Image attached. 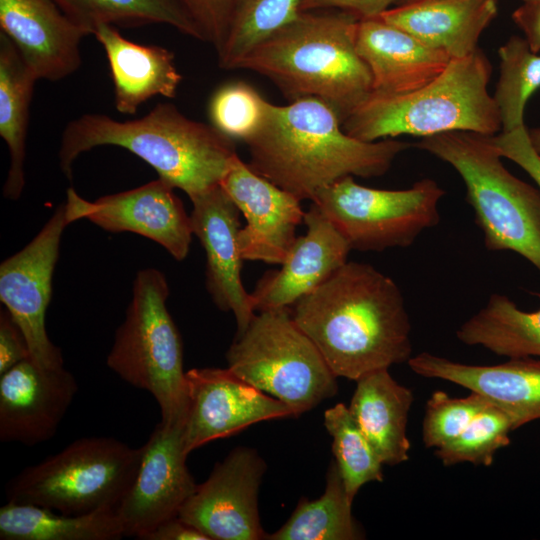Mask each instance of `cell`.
Segmentation results:
<instances>
[{
  "label": "cell",
  "instance_id": "f1b7e54d",
  "mask_svg": "<svg viewBox=\"0 0 540 540\" xmlns=\"http://www.w3.org/2000/svg\"><path fill=\"white\" fill-rule=\"evenodd\" d=\"M89 35L101 24L134 28L167 24L203 41V35L181 0H54Z\"/></svg>",
  "mask_w": 540,
  "mask_h": 540
},
{
  "label": "cell",
  "instance_id": "30bf717a",
  "mask_svg": "<svg viewBox=\"0 0 540 540\" xmlns=\"http://www.w3.org/2000/svg\"><path fill=\"white\" fill-rule=\"evenodd\" d=\"M445 191L425 178L403 190L362 186L346 176L319 191L313 200L351 249L381 252L405 248L440 221Z\"/></svg>",
  "mask_w": 540,
  "mask_h": 540
},
{
  "label": "cell",
  "instance_id": "74e56055",
  "mask_svg": "<svg viewBox=\"0 0 540 540\" xmlns=\"http://www.w3.org/2000/svg\"><path fill=\"white\" fill-rule=\"evenodd\" d=\"M491 141L501 157L520 166L540 189V154L533 148L525 125L493 135Z\"/></svg>",
  "mask_w": 540,
  "mask_h": 540
},
{
  "label": "cell",
  "instance_id": "6da1fadb",
  "mask_svg": "<svg viewBox=\"0 0 540 540\" xmlns=\"http://www.w3.org/2000/svg\"><path fill=\"white\" fill-rule=\"evenodd\" d=\"M291 313L337 377L357 381L412 357L402 292L370 264L347 261Z\"/></svg>",
  "mask_w": 540,
  "mask_h": 540
},
{
  "label": "cell",
  "instance_id": "b9f144b4",
  "mask_svg": "<svg viewBox=\"0 0 540 540\" xmlns=\"http://www.w3.org/2000/svg\"><path fill=\"white\" fill-rule=\"evenodd\" d=\"M513 21L525 34L531 50L540 51V1L526 2L512 14Z\"/></svg>",
  "mask_w": 540,
  "mask_h": 540
},
{
  "label": "cell",
  "instance_id": "52a82bcc",
  "mask_svg": "<svg viewBox=\"0 0 540 540\" xmlns=\"http://www.w3.org/2000/svg\"><path fill=\"white\" fill-rule=\"evenodd\" d=\"M168 295L161 271L147 268L137 273L132 300L106 362L124 381L152 394L160 407L161 421L184 423L183 345L166 306Z\"/></svg>",
  "mask_w": 540,
  "mask_h": 540
},
{
  "label": "cell",
  "instance_id": "60d3db41",
  "mask_svg": "<svg viewBox=\"0 0 540 540\" xmlns=\"http://www.w3.org/2000/svg\"><path fill=\"white\" fill-rule=\"evenodd\" d=\"M141 540H210V538L195 526L175 516L159 524Z\"/></svg>",
  "mask_w": 540,
  "mask_h": 540
},
{
  "label": "cell",
  "instance_id": "277c9868",
  "mask_svg": "<svg viewBox=\"0 0 540 540\" xmlns=\"http://www.w3.org/2000/svg\"><path fill=\"white\" fill-rule=\"evenodd\" d=\"M103 145L135 154L190 199L220 185L237 154L232 138L213 125L189 119L171 103H159L139 119L91 113L70 121L58 153L62 172L71 179L76 159Z\"/></svg>",
  "mask_w": 540,
  "mask_h": 540
},
{
  "label": "cell",
  "instance_id": "484cf974",
  "mask_svg": "<svg viewBox=\"0 0 540 540\" xmlns=\"http://www.w3.org/2000/svg\"><path fill=\"white\" fill-rule=\"evenodd\" d=\"M37 80L13 42L0 32V136L10 156L3 196L10 200H17L25 185L29 110Z\"/></svg>",
  "mask_w": 540,
  "mask_h": 540
},
{
  "label": "cell",
  "instance_id": "ba28073f",
  "mask_svg": "<svg viewBox=\"0 0 540 540\" xmlns=\"http://www.w3.org/2000/svg\"><path fill=\"white\" fill-rule=\"evenodd\" d=\"M141 456V447L113 437L80 438L13 477L6 486L7 500L68 515L117 509Z\"/></svg>",
  "mask_w": 540,
  "mask_h": 540
},
{
  "label": "cell",
  "instance_id": "d4e9b609",
  "mask_svg": "<svg viewBox=\"0 0 540 540\" xmlns=\"http://www.w3.org/2000/svg\"><path fill=\"white\" fill-rule=\"evenodd\" d=\"M349 411L384 465L409 460V411L414 401L410 388L398 383L388 369L365 374L357 381Z\"/></svg>",
  "mask_w": 540,
  "mask_h": 540
},
{
  "label": "cell",
  "instance_id": "4316f807",
  "mask_svg": "<svg viewBox=\"0 0 540 540\" xmlns=\"http://www.w3.org/2000/svg\"><path fill=\"white\" fill-rule=\"evenodd\" d=\"M122 537L116 509L68 515L12 501L0 509L1 540H117Z\"/></svg>",
  "mask_w": 540,
  "mask_h": 540
},
{
  "label": "cell",
  "instance_id": "d6986e66",
  "mask_svg": "<svg viewBox=\"0 0 540 540\" xmlns=\"http://www.w3.org/2000/svg\"><path fill=\"white\" fill-rule=\"evenodd\" d=\"M0 31L37 79L49 81L78 70L80 43L89 35L54 0H0Z\"/></svg>",
  "mask_w": 540,
  "mask_h": 540
},
{
  "label": "cell",
  "instance_id": "e575fe53",
  "mask_svg": "<svg viewBox=\"0 0 540 540\" xmlns=\"http://www.w3.org/2000/svg\"><path fill=\"white\" fill-rule=\"evenodd\" d=\"M270 102L244 82L221 86L209 104L212 125L232 139L247 141L264 125Z\"/></svg>",
  "mask_w": 540,
  "mask_h": 540
},
{
  "label": "cell",
  "instance_id": "7bdbcfd3",
  "mask_svg": "<svg viewBox=\"0 0 540 540\" xmlns=\"http://www.w3.org/2000/svg\"><path fill=\"white\" fill-rule=\"evenodd\" d=\"M528 132L533 148L540 154V128L530 129Z\"/></svg>",
  "mask_w": 540,
  "mask_h": 540
},
{
  "label": "cell",
  "instance_id": "9a60e30c",
  "mask_svg": "<svg viewBox=\"0 0 540 540\" xmlns=\"http://www.w3.org/2000/svg\"><path fill=\"white\" fill-rule=\"evenodd\" d=\"M184 441L188 453L257 422L294 416L282 401L246 382L228 367L186 372Z\"/></svg>",
  "mask_w": 540,
  "mask_h": 540
},
{
  "label": "cell",
  "instance_id": "7402d4cb",
  "mask_svg": "<svg viewBox=\"0 0 540 540\" xmlns=\"http://www.w3.org/2000/svg\"><path fill=\"white\" fill-rule=\"evenodd\" d=\"M356 48L371 72L373 92L389 95L408 94L424 87L452 59L380 17L358 21Z\"/></svg>",
  "mask_w": 540,
  "mask_h": 540
},
{
  "label": "cell",
  "instance_id": "603a6c76",
  "mask_svg": "<svg viewBox=\"0 0 540 540\" xmlns=\"http://www.w3.org/2000/svg\"><path fill=\"white\" fill-rule=\"evenodd\" d=\"M498 12V0H415L379 17L427 46L463 58L478 48Z\"/></svg>",
  "mask_w": 540,
  "mask_h": 540
},
{
  "label": "cell",
  "instance_id": "f546056e",
  "mask_svg": "<svg viewBox=\"0 0 540 540\" xmlns=\"http://www.w3.org/2000/svg\"><path fill=\"white\" fill-rule=\"evenodd\" d=\"M348 498L336 462L326 475L324 493L316 500L302 499L288 521L270 540H357L364 533L352 515Z\"/></svg>",
  "mask_w": 540,
  "mask_h": 540
},
{
  "label": "cell",
  "instance_id": "5b68a950",
  "mask_svg": "<svg viewBox=\"0 0 540 540\" xmlns=\"http://www.w3.org/2000/svg\"><path fill=\"white\" fill-rule=\"evenodd\" d=\"M491 72L489 59L478 47L463 58L451 59L437 78L414 92H372L342 122V128L365 142L456 130L493 136L501 130V122L487 89Z\"/></svg>",
  "mask_w": 540,
  "mask_h": 540
},
{
  "label": "cell",
  "instance_id": "f35d334b",
  "mask_svg": "<svg viewBox=\"0 0 540 540\" xmlns=\"http://www.w3.org/2000/svg\"><path fill=\"white\" fill-rule=\"evenodd\" d=\"M30 358L26 339L5 308L0 313V375Z\"/></svg>",
  "mask_w": 540,
  "mask_h": 540
},
{
  "label": "cell",
  "instance_id": "836d02e7",
  "mask_svg": "<svg viewBox=\"0 0 540 540\" xmlns=\"http://www.w3.org/2000/svg\"><path fill=\"white\" fill-rule=\"evenodd\" d=\"M514 430L511 417L490 402L461 434L435 449L434 455L444 466L471 463L487 467L496 452L510 444L509 433Z\"/></svg>",
  "mask_w": 540,
  "mask_h": 540
},
{
  "label": "cell",
  "instance_id": "e0dca14e",
  "mask_svg": "<svg viewBox=\"0 0 540 540\" xmlns=\"http://www.w3.org/2000/svg\"><path fill=\"white\" fill-rule=\"evenodd\" d=\"M190 200L192 232L206 254V289L220 310L233 313L236 334H240L256 313L252 295L241 280V212L221 185Z\"/></svg>",
  "mask_w": 540,
  "mask_h": 540
},
{
  "label": "cell",
  "instance_id": "d590c367",
  "mask_svg": "<svg viewBox=\"0 0 540 540\" xmlns=\"http://www.w3.org/2000/svg\"><path fill=\"white\" fill-rule=\"evenodd\" d=\"M490 402L471 392L466 397H451L437 390L426 403L422 421V442L434 450L461 434Z\"/></svg>",
  "mask_w": 540,
  "mask_h": 540
},
{
  "label": "cell",
  "instance_id": "2e32d148",
  "mask_svg": "<svg viewBox=\"0 0 540 540\" xmlns=\"http://www.w3.org/2000/svg\"><path fill=\"white\" fill-rule=\"evenodd\" d=\"M246 219L238 234L244 260L282 264L304 222L301 200L256 173L236 154L220 183Z\"/></svg>",
  "mask_w": 540,
  "mask_h": 540
},
{
  "label": "cell",
  "instance_id": "83f0119b",
  "mask_svg": "<svg viewBox=\"0 0 540 540\" xmlns=\"http://www.w3.org/2000/svg\"><path fill=\"white\" fill-rule=\"evenodd\" d=\"M468 346H481L508 358L540 359V309L527 312L504 294H492L486 305L456 331Z\"/></svg>",
  "mask_w": 540,
  "mask_h": 540
},
{
  "label": "cell",
  "instance_id": "9c48e42d",
  "mask_svg": "<svg viewBox=\"0 0 540 540\" xmlns=\"http://www.w3.org/2000/svg\"><path fill=\"white\" fill-rule=\"evenodd\" d=\"M228 368L300 415L337 393V376L290 308L258 311L229 347Z\"/></svg>",
  "mask_w": 540,
  "mask_h": 540
},
{
  "label": "cell",
  "instance_id": "8d00e7d4",
  "mask_svg": "<svg viewBox=\"0 0 540 540\" xmlns=\"http://www.w3.org/2000/svg\"><path fill=\"white\" fill-rule=\"evenodd\" d=\"M199 27L203 41L216 52L223 45L232 15L234 0H181Z\"/></svg>",
  "mask_w": 540,
  "mask_h": 540
},
{
  "label": "cell",
  "instance_id": "8fae6325",
  "mask_svg": "<svg viewBox=\"0 0 540 540\" xmlns=\"http://www.w3.org/2000/svg\"><path fill=\"white\" fill-rule=\"evenodd\" d=\"M71 222L65 203L23 249L0 266V300L21 329L30 359L39 367H63L61 349L48 337L45 316L61 237Z\"/></svg>",
  "mask_w": 540,
  "mask_h": 540
},
{
  "label": "cell",
  "instance_id": "4fadbf2b",
  "mask_svg": "<svg viewBox=\"0 0 540 540\" xmlns=\"http://www.w3.org/2000/svg\"><path fill=\"white\" fill-rule=\"evenodd\" d=\"M266 465L248 447H236L217 463L208 479L181 507L178 516L210 540L266 539L258 492Z\"/></svg>",
  "mask_w": 540,
  "mask_h": 540
},
{
  "label": "cell",
  "instance_id": "d6a6232c",
  "mask_svg": "<svg viewBox=\"0 0 540 540\" xmlns=\"http://www.w3.org/2000/svg\"><path fill=\"white\" fill-rule=\"evenodd\" d=\"M500 77L493 98L498 107L502 132L524 125L525 105L540 88V56L533 52L525 38L511 36L502 45Z\"/></svg>",
  "mask_w": 540,
  "mask_h": 540
},
{
  "label": "cell",
  "instance_id": "7c38bea8",
  "mask_svg": "<svg viewBox=\"0 0 540 540\" xmlns=\"http://www.w3.org/2000/svg\"><path fill=\"white\" fill-rule=\"evenodd\" d=\"M141 448L136 476L116 509L124 537L137 539L178 516L197 488L186 464L183 423L161 421Z\"/></svg>",
  "mask_w": 540,
  "mask_h": 540
},
{
  "label": "cell",
  "instance_id": "8992f818",
  "mask_svg": "<svg viewBox=\"0 0 540 540\" xmlns=\"http://www.w3.org/2000/svg\"><path fill=\"white\" fill-rule=\"evenodd\" d=\"M415 146L461 176L485 247L513 251L540 272V189L505 168L491 136L448 131L422 137Z\"/></svg>",
  "mask_w": 540,
  "mask_h": 540
},
{
  "label": "cell",
  "instance_id": "5bb4252c",
  "mask_svg": "<svg viewBox=\"0 0 540 540\" xmlns=\"http://www.w3.org/2000/svg\"><path fill=\"white\" fill-rule=\"evenodd\" d=\"M174 189L158 178L90 202L69 188L65 204L71 222L85 218L109 232L139 234L182 261L189 253L193 232L190 215Z\"/></svg>",
  "mask_w": 540,
  "mask_h": 540
},
{
  "label": "cell",
  "instance_id": "ffe728a7",
  "mask_svg": "<svg viewBox=\"0 0 540 540\" xmlns=\"http://www.w3.org/2000/svg\"><path fill=\"white\" fill-rule=\"evenodd\" d=\"M304 224L306 233L296 238L281 268L267 272L251 293L256 312L292 307L347 262L349 243L312 202Z\"/></svg>",
  "mask_w": 540,
  "mask_h": 540
},
{
  "label": "cell",
  "instance_id": "f6af8a7d",
  "mask_svg": "<svg viewBox=\"0 0 540 540\" xmlns=\"http://www.w3.org/2000/svg\"><path fill=\"white\" fill-rule=\"evenodd\" d=\"M522 1H523L524 3H526V2H538V1H540V0H522Z\"/></svg>",
  "mask_w": 540,
  "mask_h": 540
},
{
  "label": "cell",
  "instance_id": "1f68e13d",
  "mask_svg": "<svg viewBox=\"0 0 540 540\" xmlns=\"http://www.w3.org/2000/svg\"><path fill=\"white\" fill-rule=\"evenodd\" d=\"M324 426L332 437L335 462L353 502L364 484L383 481L384 464L345 404L338 403L324 412Z\"/></svg>",
  "mask_w": 540,
  "mask_h": 540
},
{
  "label": "cell",
  "instance_id": "ee69618b",
  "mask_svg": "<svg viewBox=\"0 0 540 540\" xmlns=\"http://www.w3.org/2000/svg\"><path fill=\"white\" fill-rule=\"evenodd\" d=\"M412 1H415V0H397L396 4L401 5V4H406Z\"/></svg>",
  "mask_w": 540,
  "mask_h": 540
},
{
  "label": "cell",
  "instance_id": "ac0fdd59",
  "mask_svg": "<svg viewBox=\"0 0 540 540\" xmlns=\"http://www.w3.org/2000/svg\"><path fill=\"white\" fill-rule=\"evenodd\" d=\"M78 391L64 367L46 369L30 358L0 375V440L34 446L50 440Z\"/></svg>",
  "mask_w": 540,
  "mask_h": 540
},
{
  "label": "cell",
  "instance_id": "ab89813d",
  "mask_svg": "<svg viewBox=\"0 0 540 540\" xmlns=\"http://www.w3.org/2000/svg\"><path fill=\"white\" fill-rule=\"evenodd\" d=\"M397 0H301L300 11L336 9L353 14L359 20L379 17Z\"/></svg>",
  "mask_w": 540,
  "mask_h": 540
},
{
  "label": "cell",
  "instance_id": "4dcf8cb0",
  "mask_svg": "<svg viewBox=\"0 0 540 540\" xmlns=\"http://www.w3.org/2000/svg\"><path fill=\"white\" fill-rule=\"evenodd\" d=\"M301 0H234L225 41L217 51L220 68L237 69L257 44L300 12Z\"/></svg>",
  "mask_w": 540,
  "mask_h": 540
},
{
  "label": "cell",
  "instance_id": "3957f363",
  "mask_svg": "<svg viewBox=\"0 0 540 540\" xmlns=\"http://www.w3.org/2000/svg\"><path fill=\"white\" fill-rule=\"evenodd\" d=\"M358 21L342 10L300 11L252 48L237 69L268 78L291 102L322 101L342 123L373 92L371 72L356 48Z\"/></svg>",
  "mask_w": 540,
  "mask_h": 540
},
{
  "label": "cell",
  "instance_id": "7a4b0ae2",
  "mask_svg": "<svg viewBox=\"0 0 540 540\" xmlns=\"http://www.w3.org/2000/svg\"><path fill=\"white\" fill-rule=\"evenodd\" d=\"M248 165L300 200L346 176L385 174L410 144L385 138L365 142L344 132L337 114L316 98L270 103L262 128L245 142Z\"/></svg>",
  "mask_w": 540,
  "mask_h": 540
},
{
  "label": "cell",
  "instance_id": "44dd1931",
  "mask_svg": "<svg viewBox=\"0 0 540 540\" xmlns=\"http://www.w3.org/2000/svg\"><path fill=\"white\" fill-rule=\"evenodd\" d=\"M407 363L422 377L449 381L482 395L511 417L515 430L540 419V359L509 358L496 365H470L421 352Z\"/></svg>",
  "mask_w": 540,
  "mask_h": 540
},
{
  "label": "cell",
  "instance_id": "cb8c5ba5",
  "mask_svg": "<svg viewBox=\"0 0 540 540\" xmlns=\"http://www.w3.org/2000/svg\"><path fill=\"white\" fill-rule=\"evenodd\" d=\"M93 35L108 60L118 112L133 115L154 96H176L182 76L171 51L130 41L113 25L101 24Z\"/></svg>",
  "mask_w": 540,
  "mask_h": 540
}]
</instances>
